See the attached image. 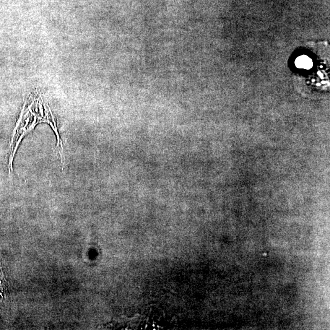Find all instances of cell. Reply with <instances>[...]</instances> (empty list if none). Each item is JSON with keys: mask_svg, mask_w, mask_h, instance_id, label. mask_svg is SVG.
<instances>
[{"mask_svg": "<svg viewBox=\"0 0 330 330\" xmlns=\"http://www.w3.org/2000/svg\"><path fill=\"white\" fill-rule=\"evenodd\" d=\"M295 65L298 68L310 69L313 66V61L307 56H301L296 59Z\"/></svg>", "mask_w": 330, "mask_h": 330, "instance_id": "6da1fadb", "label": "cell"}]
</instances>
